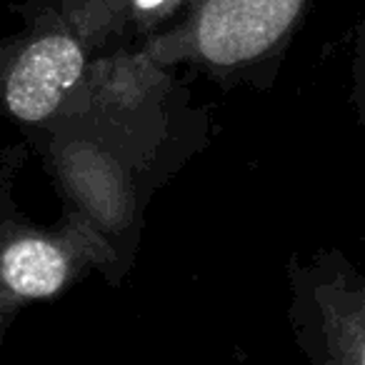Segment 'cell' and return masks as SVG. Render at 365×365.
Segmentation results:
<instances>
[{
  "mask_svg": "<svg viewBox=\"0 0 365 365\" xmlns=\"http://www.w3.org/2000/svg\"><path fill=\"white\" fill-rule=\"evenodd\" d=\"M323 365H365V278L320 285Z\"/></svg>",
  "mask_w": 365,
  "mask_h": 365,
  "instance_id": "4",
  "label": "cell"
},
{
  "mask_svg": "<svg viewBox=\"0 0 365 365\" xmlns=\"http://www.w3.org/2000/svg\"><path fill=\"white\" fill-rule=\"evenodd\" d=\"M56 6L71 18L73 26L81 31V36L86 41H91L96 23L101 18L103 8L108 6V0H56Z\"/></svg>",
  "mask_w": 365,
  "mask_h": 365,
  "instance_id": "6",
  "label": "cell"
},
{
  "mask_svg": "<svg viewBox=\"0 0 365 365\" xmlns=\"http://www.w3.org/2000/svg\"><path fill=\"white\" fill-rule=\"evenodd\" d=\"M193 0H108L88 46L93 51L115 38H153L170 21H178Z\"/></svg>",
  "mask_w": 365,
  "mask_h": 365,
  "instance_id": "5",
  "label": "cell"
},
{
  "mask_svg": "<svg viewBox=\"0 0 365 365\" xmlns=\"http://www.w3.org/2000/svg\"><path fill=\"white\" fill-rule=\"evenodd\" d=\"M315 0H193L168 31L143 43L158 66L188 61L238 73L275 58Z\"/></svg>",
  "mask_w": 365,
  "mask_h": 365,
  "instance_id": "1",
  "label": "cell"
},
{
  "mask_svg": "<svg viewBox=\"0 0 365 365\" xmlns=\"http://www.w3.org/2000/svg\"><path fill=\"white\" fill-rule=\"evenodd\" d=\"M355 101L365 115V18L358 31V51H355Z\"/></svg>",
  "mask_w": 365,
  "mask_h": 365,
  "instance_id": "7",
  "label": "cell"
},
{
  "mask_svg": "<svg viewBox=\"0 0 365 365\" xmlns=\"http://www.w3.org/2000/svg\"><path fill=\"white\" fill-rule=\"evenodd\" d=\"M23 36L0 46V98L26 123H41L81 86L93 48L56 0H31Z\"/></svg>",
  "mask_w": 365,
  "mask_h": 365,
  "instance_id": "2",
  "label": "cell"
},
{
  "mask_svg": "<svg viewBox=\"0 0 365 365\" xmlns=\"http://www.w3.org/2000/svg\"><path fill=\"white\" fill-rule=\"evenodd\" d=\"M76 248L63 235L0 225V328L18 303L48 298L68 283Z\"/></svg>",
  "mask_w": 365,
  "mask_h": 365,
  "instance_id": "3",
  "label": "cell"
}]
</instances>
